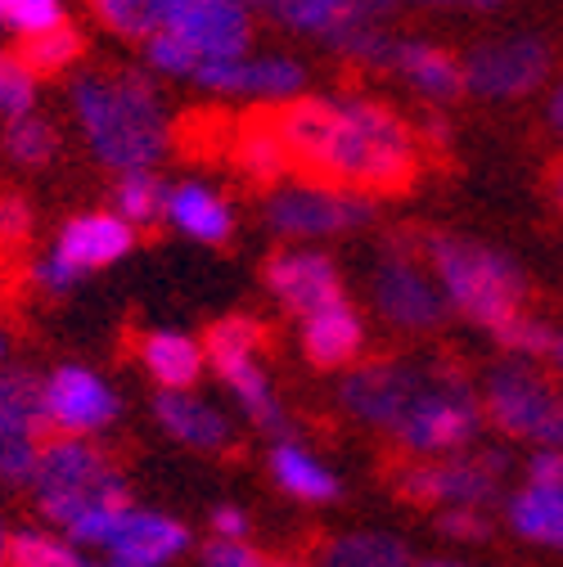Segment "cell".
Returning a JSON list of instances; mask_svg holds the SVG:
<instances>
[{"mask_svg": "<svg viewBox=\"0 0 563 567\" xmlns=\"http://www.w3.org/2000/svg\"><path fill=\"white\" fill-rule=\"evenodd\" d=\"M262 113L307 181L379 198L406 194L424 172V140L414 122L366 91H307Z\"/></svg>", "mask_w": 563, "mask_h": 567, "instance_id": "1", "label": "cell"}, {"mask_svg": "<svg viewBox=\"0 0 563 567\" xmlns=\"http://www.w3.org/2000/svg\"><path fill=\"white\" fill-rule=\"evenodd\" d=\"M68 109L91 158L113 176L154 172L172 150V117L145 63H82L68 78Z\"/></svg>", "mask_w": 563, "mask_h": 567, "instance_id": "2", "label": "cell"}, {"mask_svg": "<svg viewBox=\"0 0 563 567\" xmlns=\"http://www.w3.org/2000/svg\"><path fill=\"white\" fill-rule=\"evenodd\" d=\"M257 14L248 0H158V28L140 41V63L154 78L194 82L207 63L253 50Z\"/></svg>", "mask_w": 563, "mask_h": 567, "instance_id": "3", "label": "cell"}, {"mask_svg": "<svg viewBox=\"0 0 563 567\" xmlns=\"http://www.w3.org/2000/svg\"><path fill=\"white\" fill-rule=\"evenodd\" d=\"M419 252H424L433 279L442 284L451 311L464 316L469 324L491 333L510 316L528 311L523 307L528 275L510 252L491 248L482 239H469V235H451V230H429L419 239Z\"/></svg>", "mask_w": 563, "mask_h": 567, "instance_id": "4", "label": "cell"}, {"mask_svg": "<svg viewBox=\"0 0 563 567\" xmlns=\"http://www.w3.org/2000/svg\"><path fill=\"white\" fill-rule=\"evenodd\" d=\"M32 495L50 527L73 536L91 514L131 501L126 477L91 437H54L41 446L32 468Z\"/></svg>", "mask_w": 563, "mask_h": 567, "instance_id": "5", "label": "cell"}, {"mask_svg": "<svg viewBox=\"0 0 563 567\" xmlns=\"http://www.w3.org/2000/svg\"><path fill=\"white\" fill-rule=\"evenodd\" d=\"M482 429V396L478 388L447 361L429 365L424 388L414 392L410 410L401 414V423L392 429V442L419 460H442V455H460L478 442Z\"/></svg>", "mask_w": 563, "mask_h": 567, "instance_id": "6", "label": "cell"}, {"mask_svg": "<svg viewBox=\"0 0 563 567\" xmlns=\"http://www.w3.org/2000/svg\"><path fill=\"white\" fill-rule=\"evenodd\" d=\"M482 419L501 437L528 446H563V392L532 365L505 361L482 379Z\"/></svg>", "mask_w": 563, "mask_h": 567, "instance_id": "7", "label": "cell"}, {"mask_svg": "<svg viewBox=\"0 0 563 567\" xmlns=\"http://www.w3.org/2000/svg\"><path fill=\"white\" fill-rule=\"evenodd\" d=\"M262 324L253 316H222L217 324H207L203 333V351H207V370H213L231 396L239 401V410L248 414V423H257L262 433H285L289 414L279 401L270 374L257 365V347H262Z\"/></svg>", "mask_w": 563, "mask_h": 567, "instance_id": "8", "label": "cell"}, {"mask_svg": "<svg viewBox=\"0 0 563 567\" xmlns=\"http://www.w3.org/2000/svg\"><path fill=\"white\" fill-rule=\"evenodd\" d=\"M464 95L487 104L528 100L554 78V45L541 32H497L473 41L464 54Z\"/></svg>", "mask_w": 563, "mask_h": 567, "instance_id": "9", "label": "cell"}, {"mask_svg": "<svg viewBox=\"0 0 563 567\" xmlns=\"http://www.w3.org/2000/svg\"><path fill=\"white\" fill-rule=\"evenodd\" d=\"M262 221L270 226V235L289 239V244L334 239V235H351V230L370 226L375 198L334 189L320 181H285L279 189L262 194Z\"/></svg>", "mask_w": 563, "mask_h": 567, "instance_id": "10", "label": "cell"}, {"mask_svg": "<svg viewBox=\"0 0 563 567\" xmlns=\"http://www.w3.org/2000/svg\"><path fill=\"white\" fill-rule=\"evenodd\" d=\"M370 298H375V311L392 324V329H406V333H433L447 324V293L442 284L433 279L424 252L410 239H392L370 275Z\"/></svg>", "mask_w": 563, "mask_h": 567, "instance_id": "11", "label": "cell"}, {"mask_svg": "<svg viewBox=\"0 0 563 567\" xmlns=\"http://www.w3.org/2000/svg\"><path fill=\"white\" fill-rule=\"evenodd\" d=\"M510 473L505 451H460L442 460H414L397 473V495L410 505L429 509H451V505H491L501 495V482Z\"/></svg>", "mask_w": 563, "mask_h": 567, "instance_id": "12", "label": "cell"}, {"mask_svg": "<svg viewBox=\"0 0 563 567\" xmlns=\"http://www.w3.org/2000/svg\"><path fill=\"white\" fill-rule=\"evenodd\" d=\"M307 63L285 54V50H248L239 59L226 63H207L203 73L190 82L203 95L217 100H244V104H262V109H279L298 95H307Z\"/></svg>", "mask_w": 563, "mask_h": 567, "instance_id": "13", "label": "cell"}, {"mask_svg": "<svg viewBox=\"0 0 563 567\" xmlns=\"http://www.w3.org/2000/svg\"><path fill=\"white\" fill-rule=\"evenodd\" d=\"M433 361H366L351 365L338 383V405L366 423V429H379L392 437V429L401 423V414L410 410L414 392L424 388Z\"/></svg>", "mask_w": 563, "mask_h": 567, "instance_id": "14", "label": "cell"}, {"mask_svg": "<svg viewBox=\"0 0 563 567\" xmlns=\"http://www.w3.org/2000/svg\"><path fill=\"white\" fill-rule=\"evenodd\" d=\"M248 6L270 28L289 32V37H307V41L334 50L357 28L388 23L401 0H248Z\"/></svg>", "mask_w": 563, "mask_h": 567, "instance_id": "15", "label": "cell"}, {"mask_svg": "<svg viewBox=\"0 0 563 567\" xmlns=\"http://www.w3.org/2000/svg\"><path fill=\"white\" fill-rule=\"evenodd\" d=\"M41 414L59 437H95L122 414L117 392L86 365H59L41 379Z\"/></svg>", "mask_w": 563, "mask_h": 567, "instance_id": "16", "label": "cell"}, {"mask_svg": "<svg viewBox=\"0 0 563 567\" xmlns=\"http://www.w3.org/2000/svg\"><path fill=\"white\" fill-rule=\"evenodd\" d=\"M41 379L37 374H0V482L6 486H28L37 455H41Z\"/></svg>", "mask_w": 563, "mask_h": 567, "instance_id": "17", "label": "cell"}, {"mask_svg": "<svg viewBox=\"0 0 563 567\" xmlns=\"http://www.w3.org/2000/svg\"><path fill=\"white\" fill-rule=\"evenodd\" d=\"M383 78H397L410 95H419L429 109H447V104L464 100V63H460V54L447 50L442 41H429V37L397 32L392 50H388Z\"/></svg>", "mask_w": 563, "mask_h": 567, "instance_id": "18", "label": "cell"}, {"mask_svg": "<svg viewBox=\"0 0 563 567\" xmlns=\"http://www.w3.org/2000/svg\"><path fill=\"white\" fill-rule=\"evenodd\" d=\"M262 279H266L270 298L285 311H294L298 320L347 298L334 257H325L316 248H279V252H270L266 266H262Z\"/></svg>", "mask_w": 563, "mask_h": 567, "instance_id": "19", "label": "cell"}, {"mask_svg": "<svg viewBox=\"0 0 563 567\" xmlns=\"http://www.w3.org/2000/svg\"><path fill=\"white\" fill-rule=\"evenodd\" d=\"M190 549V532L185 523L154 514V509H126V518L117 523V532L109 536V545L100 549V558L109 567H167Z\"/></svg>", "mask_w": 563, "mask_h": 567, "instance_id": "20", "label": "cell"}, {"mask_svg": "<svg viewBox=\"0 0 563 567\" xmlns=\"http://www.w3.org/2000/svg\"><path fill=\"white\" fill-rule=\"evenodd\" d=\"M163 221L172 230H181L185 239L203 244V248H222L235 235V207L222 189H213L207 181H172L167 198H163Z\"/></svg>", "mask_w": 563, "mask_h": 567, "instance_id": "21", "label": "cell"}, {"mask_svg": "<svg viewBox=\"0 0 563 567\" xmlns=\"http://www.w3.org/2000/svg\"><path fill=\"white\" fill-rule=\"evenodd\" d=\"M131 248H135V226L122 221L117 212H82V217H68L54 239V252L63 261H73L82 275L122 261Z\"/></svg>", "mask_w": 563, "mask_h": 567, "instance_id": "22", "label": "cell"}, {"mask_svg": "<svg viewBox=\"0 0 563 567\" xmlns=\"http://www.w3.org/2000/svg\"><path fill=\"white\" fill-rule=\"evenodd\" d=\"M366 351V320L347 298L303 316V357L316 370H347Z\"/></svg>", "mask_w": 563, "mask_h": 567, "instance_id": "23", "label": "cell"}, {"mask_svg": "<svg viewBox=\"0 0 563 567\" xmlns=\"http://www.w3.org/2000/svg\"><path fill=\"white\" fill-rule=\"evenodd\" d=\"M154 419L167 437H176L190 451H226L231 446V419L194 392H158Z\"/></svg>", "mask_w": 563, "mask_h": 567, "instance_id": "24", "label": "cell"}, {"mask_svg": "<svg viewBox=\"0 0 563 567\" xmlns=\"http://www.w3.org/2000/svg\"><path fill=\"white\" fill-rule=\"evenodd\" d=\"M231 167H235L248 185H257V189H266V194L289 181L294 158H289V150H285V140L275 135V126L266 122V113H253L248 122L235 126V135H231Z\"/></svg>", "mask_w": 563, "mask_h": 567, "instance_id": "25", "label": "cell"}, {"mask_svg": "<svg viewBox=\"0 0 563 567\" xmlns=\"http://www.w3.org/2000/svg\"><path fill=\"white\" fill-rule=\"evenodd\" d=\"M140 365L158 383V392H190L207 370V351L190 333L154 329L140 338Z\"/></svg>", "mask_w": 563, "mask_h": 567, "instance_id": "26", "label": "cell"}, {"mask_svg": "<svg viewBox=\"0 0 563 567\" xmlns=\"http://www.w3.org/2000/svg\"><path fill=\"white\" fill-rule=\"evenodd\" d=\"M270 477H275L279 491L294 495V501H303V505H329L342 495V482L303 442H275L270 446Z\"/></svg>", "mask_w": 563, "mask_h": 567, "instance_id": "27", "label": "cell"}, {"mask_svg": "<svg viewBox=\"0 0 563 567\" xmlns=\"http://www.w3.org/2000/svg\"><path fill=\"white\" fill-rule=\"evenodd\" d=\"M505 523L528 545L563 549V486H519L505 501Z\"/></svg>", "mask_w": 563, "mask_h": 567, "instance_id": "28", "label": "cell"}, {"mask_svg": "<svg viewBox=\"0 0 563 567\" xmlns=\"http://www.w3.org/2000/svg\"><path fill=\"white\" fill-rule=\"evenodd\" d=\"M311 567H410V545L392 532H347L325 540Z\"/></svg>", "mask_w": 563, "mask_h": 567, "instance_id": "29", "label": "cell"}, {"mask_svg": "<svg viewBox=\"0 0 563 567\" xmlns=\"http://www.w3.org/2000/svg\"><path fill=\"white\" fill-rule=\"evenodd\" d=\"M19 54H23V63L32 68V73L45 82V78H59V73H78L82 59H86V37H82V28L73 19H68V23L32 37V41H23Z\"/></svg>", "mask_w": 563, "mask_h": 567, "instance_id": "30", "label": "cell"}, {"mask_svg": "<svg viewBox=\"0 0 563 567\" xmlns=\"http://www.w3.org/2000/svg\"><path fill=\"white\" fill-rule=\"evenodd\" d=\"M0 150H6V158L14 167L37 172V167H50L59 158V131L41 113H28V117L6 122V131H0Z\"/></svg>", "mask_w": 563, "mask_h": 567, "instance_id": "31", "label": "cell"}, {"mask_svg": "<svg viewBox=\"0 0 563 567\" xmlns=\"http://www.w3.org/2000/svg\"><path fill=\"white\" fill-rule=\"evenodd\" d=\"M163 198H167V185L154 172H126V176H113L109 212H117L122 221H131L140 230L163 217Z\"/></svg>", "mask_w": 563, "mask_h": 567, "instance_id": "32", "label": "cell"}, {"mask_svg": "<svg viewBox=\"0 0 563 567\" xmlns=\"http://www.w3.org/2000/svg\"><path fill=\"white\" fill-rule=\"evenodd\" d=\"M91 19L117 41H145L158 28V0H86Z\"/></svg>", "mask_w": 563, "mask_h": 567, "instance_id": "33", "label": "cell"}, {"mask_svg": "<svg viewBox=\"0 0 563 567\" xmlns=\"http://www.w3.org/2000/svg\"><path fill=\"white\" fill-rule=\"evenodd\" d=\"M491 342H497L510 361H545L550 357V342H554V324H545L541 316H532V311H519V316H510L505 324H497L491 329Z\"/></svg>", "mask_w": 563, "mask_h": 567, "instance_id": "34", "label": "cell"}, {"mask_svg": "<svg viewBox=\"0 0 563 567\" xmlns=\"http://www.w3.org/2000/svg\"><path fill=\"white\" fill-rule=\"evenodd\" d=\"M37 91H41V78L23 63V54L0 50V126L37 113Z\"/></svg>", "mask_w": 563, "mask_h": 567, "instance_id": "35", "label": "cell"}, {"mask_svg": "<svg viewBox=\"0 0 563 567\" xmlns=\"http://www.w3.org/2000/svg\"><path fill=\"white\" fill-rule=\"evenodd\" d=\"M59 23H68V0H0V32L19 41H32Z\"/></svg>", "mask_w": 563, "mask_h": 567, "instance_id": "36", "label": "cell"}, {"mask_svg": "<svg viewBox=\"0 0 563 567\" xmlns=\"http://www.w3.org/2000/svg\"><path fill=\"white\" fill-rule=\"evenodd\" d=\"M438 532L447 540H464V545H478L491 536V518L487 509L478 505H451V509H438Z\"/></svg>", "mask_w": 563, "mask_h": 567, "instance_id": "37", "label": "cell"}, {"mask_svg": "<svg viewBox=\"0 0 563 567\" xmlns=\"http://www.w3.org/2000/svg\"><path fill=\"white\" fill-rule=\"evenodd\" d=\"M32 279H37V289H45L50 298H63V293H73L86 275H82L73 261H63V257L50 248V252H41V257L32 261Z\"/></svg>", "mask_w": 563, "mask_h": 567, "instance_id": "38", "label": "cell"}, {"mask_svg": "<svg viewBox=\"0 0 563 567\" xmlns=\"http://www.w3.org/2000/svg\"><path fill=\"white\" fill-rule=\"evenodd\" d=\"M32 239V207L19 194H0V248H23Z\"/></svg>", "mask_w": 563, "mask_h": 567, "instance_id": "39", "label": "cell"}, {"mask_svg": "<svg viewBox=\"0 0 563 567\" xmlns=\"http://www.w3.org/2000/svg\"><path fill=\"white\" fill-rule=\"evenodd\" d=\"M203 567H266V554H257L248 540H222L213 536L203 545Z\"/></svg>", "mask_w": 563, "mask_h": 567, "instance_id": "40", "label": "cell"}, {"mask_svg": "<svg viewBox=\"0 0 563 567\" xmlns=\"http://www.w3.org/2000/svg\"><path fill=\"white\" fill-rule=\"evenodd\" d=\"M523 486H563V446H532Z\"/></svg>", "mask_w": 563, "mask_h": 567, "instance_id": "41", "label": "cell"}, {"mask_svg": "<svg viewBox=\"0 0 563 567\" xmlns=\"http://www.w3.org/2000/svg\"><path fill=\"white\" fill-rule=\"evenodd\" d=\"M248 532H253V523H248L244 509H235V505H217L213 509V536H222V540H248Z\"/></svg>", "mask_w": 563, "mask_h": 567, "instance_id": "42", "label": "cell"}, {"mask_svg": "<svg viewBox=\"0 0 563 567\" xmlns=\"http://www.w3.org/2000/svg\"><path fill=\"white\" fill-rule=\"evenodd\" d=\"M401 6H419V10H460V14H491L510 6V0H401Z\"/></svg>", "mask_w": 563, "mask_h": 567, "instance_id": "43", "label": "cell"}, {"mask_svg": "<svg viewBox=\"0 0 563 567\" xmlns=\"http://www.w3.org/2000/svg\"><path fill=\"white\" fill-rule=\"evenodd\" d=\"M414 131H419V140H424V145H451V122H447V109H429L424 117L414 122Z\"/></svg>", "mask_w": 563, "mask_h": 567, "instance_id": "44", "label": "cell"}, {"mask_svg": "<svg viewBox=\"0 0 563 567\" xmlns=\"http://www.w3.org/2000/svg\"><path fill=\"white\" fill-rule=\"evenodd\" d=\"M545 122H550V131L563 140V73L554 78V86H550V100H545Z\"/></svg>", "mask_w": 563, "mask_h": 567, "instance_id": "45", "label": "cell"}, {"mask_svg": "<svg viewBox=\"0 0 563 567\" xmlns=\"http://www.w3.org/2000/svg\"><path fill=\"white\" fill-rule=\"evenodd\" d=\"M550 203H554V212L563 217V163L550 167Z\"/></svg>", "mask_w": 563, "mask_h": 567, "instance_id": "46", "label": "cell"}, {"mask_svg": "<svg viewBox=\"0 0 563 567\" xmlns=\"http://www.w3.org/2000/svg\"><path fill=\"white\" fill-rule=\"evenodd\" d=\"M559 374H563V329H554V342H550V357H545Z\"/></svg>", "mask_w": 563, "mask_h": 567, "instance_id": "47", "label": "cell"}, {"mask_svg": "<svg viewBox=\"0 0 563 567\" xmlns=\"http://www.w3.org/2000/svg\"><path fill=\"white\" fill-rule=\"evenodd\" d=\"M6 554H10V527L0 518V567H6Z\"/></svg>", "mask_w": 563, "mask_h": 567, "instance_id": "48", "label": "cell"}, {"mask_svg": "<svg viewBox=\"0 0 563 567\" xmlns=\"http://www.w3.org/2000/svg\"><path fill=\"white\" fill-rule=\"evenodd\" d=\"M424 567H469V563H455V558H429Z\"/></svg>", "mask_w": 563, "mask_h": 567, "instance_id": "49", "label": "cell"}, {"mask_svg": "<svg viewBox=\"0 0 563 567\" xmlns=\"http://www.w3.org/2000/svg\"><path fill=\"white\" fill-rule=\"evenodd\" d=\"M0 361H6V333H0Z\"/></svg>", "mask_w": 563, "mask_h": 567, "instance_id": "50", "label": "cell"}, {"mask_svg": "<svg viewBox=\"0 0 563 567\" xmlns=\"http://www.w3.org/2000/svg\"><path fill=\"white\" fill-rule=\"evenodd\" d=\"M266 567H285V563H279V558H266Z\"/></svg>", "mask_w": 563, "mask_h": 567, "instance_id": "51", "label": "cell"}]
</instances>
